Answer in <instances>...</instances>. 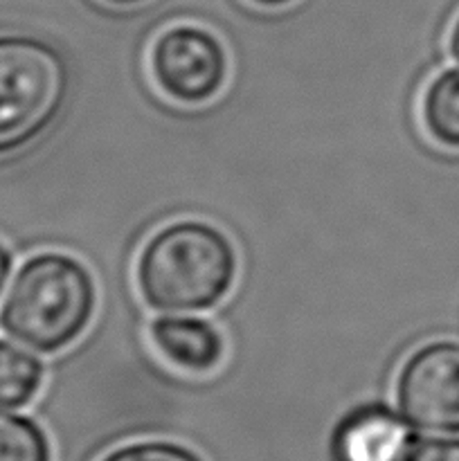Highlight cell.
Masks as SVG:
<instances>
[{"instance_id":"cell-1","label":"cell","mask_w":459,"mask_h":461,"mask_svg":"<svg viewBox=\"0 0 459 461\" xmlns=\"http://www.w3.org/2000/svg\"><path fill=\"white\" fill-rule=\"evenodd\" d=\"M238 257L214 225L174 221L147 239L135 261V286L160 313H201L219 306L237 284Z\"/></svg>"},{"instance_id":"cell-2","label":"cell","mask_w":459,"mask_h":461,"mask_svg":"<svg viewBox=\"0 0 459 461\" xmlns=\"http://www.w3.org/2000/svg\"><path fill=\"white\" fill-rule=\"evenodd\" d=\"M97 311L90 270L66 252H39L16 270L0 306V327L16 342L54 356L75 345Z\"/></svg>"},{"instance_id":"cell-3","label":"cell","mask_w":459,"mask_h":461,"mask_svg":"<svg viewBox=\"0 0 459 461\" xmlns=\"http://www.w3.org/2000/svg\"><path fill=\"white\" fill-rule=\"evenodd\" d=\"M70 95V68L52 43L36 36H0V158L43 138Z\"/></svg>"},{"instance_id":"cell-4","label":"cell","mask_w":459,"mask_h":461,"mask_svg":"<svg viewBox=\"0 0 459 461\" xmlns=\"http://www.w3.org/2000/svg\"><path fill=\"white\" fill-rule=\"evenodd\" d=\"M148 68L165 97L180 106H202L223 90L230 59L219 36L201 25L180 23L153 41Z\"/></svg>"},{"instance_id":"cell-5","label":"cell","mask_w":459,"mask_h":461,"mask_svg":"<svg viewBox=\"0 0 459 461\" xmlns=\"http://www.w3.org/2000/svg\"><path fill=\"white\" fill-rule=\"evenodd\" d=\"M394 396L414 430L459 435V342L435 340L412 351L399 369Z\"/></svg>"},{"instance_id":"cell-6","label":"cell","mask_w":459,"mask_h":461,"mask_svg":"<svg viewBox=\"0 0 459 461\" xmlns=\"http://www.w3.org/2000/svg\"><path fill=\"white\" fill-rule=\"evenodd\" d=\"M410 423L385 405H367L340 423L333 439L338 461H400L412 446Z\"/></svg>"},{"instance_id":"cell-7","label":"cell","mask_w":459,"mask_h":461,"mask_svg":"<svg viewBox=\"0 0 459 461\" xmlns=\"http://www.w3.org/2000/svg\"><path fill=\"white\" fill-rule=\"evenodd\" d=\"M148 338L158 354L187 374H212L225 356V340L219 329L202 318L160 315L148 327Z\"/></svg>"},{"instance_id":"cell-8","label":"cell","mask_w":459,"mask_h":461,"mask_svg":"<svg viewBox=\"0 0 459 461\" xmlns=\"http://www.w3.org/2000/svg\"><path fill=\"white\" fill-rule=\"evenodd\" d=\"M418 113L432 142L459 151V68H446L428 81Z\"/></svg>"},{"instance_id":"cell-9","label":"cell","mask_w":459,"mask_h":461,"mask_svg":"<svg viewBox=\"0 0 459 461\" xmlns=\"http://www.w3.org/2000/svg\"><path fill=\"white\" fill-rule=\"evenodd\" d=\"M43 363L30 351L0 338V410H21L43 387Z\"/></svg>"},{"instance_id":"cell-10","label":"cell","mask_w":459,"mask_h":461,"mask_svg":"<svg viewBox=\"0 0 459 461\" xmlns=\"http://www.w3.org/2000/svg\"><path fill=\"white\" fill-rule=\"evenodd\" d=\"M0 461H52L50 441L39 423L0 410Z\"/></svg>"},{"instance_id":"cell-11","label":"cell","mask_w":459,"mask_h":461,"mask_svg":"<svg viewBox=\"0 0 459 461\" xmlns=\"http://www.w3.org/2000/svg\"><path fill=\"white\" fill-rule=\"evenodd\" d=\"M102 461H205L196 450L165 439L133 441L108 453Z\"/></svg>"},{"instance_id":"cell-12","label":"cell","mask_w":459,"mask_h":461,"mask_svg":"<svg viewBox=\"0 0 459 461\" xmlns=\"http://www.w3.org/2000/svg\"><path fill=\"white\" fill-rule=\"evenodd\" d=\"M400 461H459V439L457 437L417 439Z\"/></svg>"},{"instance_id":"cell-13","label":"cell","mask_w":459,"mask_h":461,"mask_svg":"<svg viewBox=\"0 0 459 461\" xmlns=\"http://www.w3.org/2000/svg\"><path fill=\"white\" fill-rule=\"evenodd\" d=\"M12 252L0 243V297H3L4 286H7L9 282V275H12Z\"/></svg>"},{"instance_id":"cell-14","label":"cell","mask_w":459,"mask_h":461,"mask_svg":"<svg viewBox=\"0 0 459 461\" xmlns=\"http://www.w3.org/2000/svg\"><path fill=\"white\" fill-rule=\"evenodd\" d=\"M448 48H450V54H453L454 61L459 63V14H457V18H454L453 27H450Z\"/></svg>"},{"instance_id":"cell-15","label":"cell","mask_w":459,"mask_h":461,"mask_svg":"<svg viewBox=\"0 0 459 461\" xmlns=\"http://www.w3.org/2000/svg\"><path fill=\"white\" fill-rule=\"evenodd\" d=\"M250 3L259 5V7H268V9H277V7H286V5L295 3V0H250Z\"/></svg>"},{"instance_id":"cell-16","label":"cell","mask_w":459,"mask_h":461,"mask_svg":"<svg viewBox=\"0 0 459 461\" xmlns=\"http://www.w3.org/2000/svg\"><path fill=\"white\" fill-rule=\"evenodd\" d=\"M102 3L112 5V7H138V5L147 3V0H102Z\"/></svg>"}]
</instances>
